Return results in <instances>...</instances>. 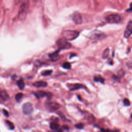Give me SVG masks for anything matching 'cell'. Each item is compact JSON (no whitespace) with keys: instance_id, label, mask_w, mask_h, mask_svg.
<instances>
[{"instance_id":"15","label":"cell","mask_w":132,"mask_h":132,"mask_svg":"<svg viewBox=\"0 0 132 132\" xmlns=\"http://www.w3.org/2000/svg\"><path fill=\"white\" fill-rule=\"evenodd\" d=\"M59 127V124L56 122H53L50 124V128L53 130L57 129Z\"/></svg>"},{"instance_id":"14","label":"cell","mask_w":132,"mask_h":132,"mask_svg":"<svg viewBox=\"0 0 132 132\" xmlns=\"http://www.w3.org/2000/svg\"><path fill=\"white\" fill-rule=\"evenodd\" d=\"M16 83H17V85L19 87V88H20V89L22 90L24 89V88L25 87V84H24V80L22 78H21L19 80H18L17 81Z\"/></svg>"},{"instance_id":"23","label":"cell","mask_w":132,"mask_h":132,"mask_svg":"<svg viewBox=\"0 0 132 132\" xmlns=\"http://www.w3.org/2000/svg\"><path fill=\"white\" fill-rule=\"evenodd\" d=\"M123 103L124 104L125 106H129L130 104V101L127 98H125L124 100H123Z\"/></svg>"},{"instance_id":"32","label":"cell","mask_w":132,"mask_h":132,"mask_svg":"<svg viewBox=\"0 0 132 132\" xmlns=\"http://www.w3.org/2000/svg\"><path fill=\"white\" fill-rule=\"evenodd\" d=\"M77 97H78V98H79V100L80 101V100H81V99H80V96H79V95H77Z\"/></svg>"},{"instance_id":"5","label":"cell","mask_w":132,"mask_h":132,"mask_svg":"<svg viewBox=\"0 0 132 132\" xmlns=\"http://www.w3.org/2000/svg\"><path fill=\"white\" fill-rule=\"evenodd\" d=\"M22 110L25 114H30L33 111V107L32 104L29 102L25 103L22 106Z\"/></svg>"},{"instance_id":"6","label":"cell","mask_w":132,"mask_h":132,"mask_svg":"<svg viewBox=\"0 0 132 132\" xmlns=\"http://www.w3.org/2000/svg\"><path fill=\"white\" fill-rule=\"evenodd\" d=\"M46 106L50 110H51V111L57 110L60 107L59 104L55 102H47L46 104Z\"/></svg>"},{"instance_id":"34","label":"cell","mask_w":132,"mask_h":132,"mask_svg":"<svg viewBox=\"0 0 132 132\" xmlns=\"http://www.w3.org/2000/svg\"><path fill=\"white\" fill-rule=\"evenodd\" d=\"M112 132H120L119 130H114V131H112Z\"/></svg>"},{"instance_id":"2","label":"cell","mask_w":132,"mask_h":132,"mask_svg":"<svg viewBox=\"0 0 132 132\" xmlns=\"http://www.w3.org/2000/svg\"><path fill=\"white\" fill-rule=\"evenodd\" d=\"M63 38L67 40H73L79 35V32L76 30H66L62 32Z\"/></svg>"},{"instance_id":"30","label":"cell","mask_w":132,"mask_h":132,"mask_svg":"<svg viewBox=\"0 0 132 132\" xmlns=\"http://www.w3.org/2000/svg\"><path fill=\"white\" fill-rule=\"evenodd\" d=\"M63 128L64 129H69V127H68V126H67V125H63Z\"/></svg>"},{"instance_id":"17","label":"cell","mask_w":132,"mask_h":132,"mask_svg":"<svg viewBox=\"0 0 132 132\" xmlns=\"http://www.w3.org/2000/svg\"><path fill=\"white\" fill-rule=\"evenodd\" d=\"M53 71L52 70H45V71H44L42 73H41V75H43V76H48V75H50L52 74Z\"/></svg>"},{"instance_id":"20","label":"cell","mask_w":132,"mask_h":132,"mask_svg":"<svg viewBox=\"0 0 132 132\" xmlns=\"http://www.w3.org/2000/svg\"><path fill=\"white\" fill-rule=\"evenodd\" d=\"M63 67L64 69H70L71 68V64L69 62H64L63 63Z\"/></svg>"},{"instance_id":"9","label":"cell","mask_w":132,"mask_h":132,"mask_svg":"<svg viewBox=\"0 0 132 132\" xmlns=\"http://www.w3.org/2000/svg\"><path fill=\"white\" fill-rule=\"evenodd\" d=\"M67 87L69 88V90L71 91H74L76 90L79 89L80 88H81L83 87V85L80 84H68Z\"/></svg>"},{"instance_id":"18","label":"cell","mask_w":132,"mask_h":132,"mask_svg":"<svg viewBox=\"0 0 132 132\" xmlns=\"http://www.w3.org/2000/svg\"><path fill=\"white\" fill-rule=\"evenodd\" d=\"M23 93H17L15 96V99L17 102H19L20 101V100L23 97Z\"/></svg>"},{"instance_id":"11","label":"cell","mask_w":132,"mask_h":132,"mask_svg":"<svg viewBox=\"0 0 132 132\" xmlns=\"http://www.w3.org/2000/svg\"><path fill=\"white\" fill-rule=\"evenodd\" d=\"M0 98L3 101H7L9 99V95L6 91H0Z\"/></svg>"},{"instance_id":"28","label":"cell","mask_w":132,"mask_h":132,"mask_svg":"<svg viewBox=\"0 0 132 132\" xmlns=\"http://www.w3.org/2000/svg\"><path fill=\"white\" fill-rule=\"evenodd\" d=\"M101 131L102 132H110V131L109 129H105L104 128L101 129Z\"/></svg>"},{"instance_id":"25","label":"cell","mask_w":132,"mask_h":132,"mask_svg":"<svg viewBox=\"0 0 132 132\" xmlns=\"http://www.w3.org/2000/svg\"><path fill=\"white\" fill-rule=\"evenodd\" d=\"M3 113H4V115H5L6 117H9V112H8V111L7 110H6V109H4L3 110Z\"/></svg>"},{"instance_id":"3","label":"cell","mask_w":132,"mask_h":132,"mask_svg":"<svg viewBox=\"0 0 132 132\" xmlns=\"http://www.w3.org/2000/svg\"><path fill=\"white\" fill-rule=\"evenodd\" d=\"M56 44L59 50L69 49L71 47V44L67 42V40L65 39L64 38H60L58 40H57Z\"/></svg>"},{"instance_id":"33","label":"cell","mask_w":132,"mask_h":132,"mask_svg":"<svg viewBox=\"0 0 132 132\" xmlns=\"http://www.w3.org/2000/svg\"><path fill=\"white\" fill-rule=\"evenodd\" d=\"M58 132H62V130L60 129H59V130H58Z\"/></svg>"},{"instance_id":"16","label":"cell","mask_w":132,"mask_h":132,"mask_svg":"<svg viewBox=\"0 0 132 132\" xmlns=\"http://www.w3.org/2000/svg\"><path fill=\"white\" fill-rule=\"evenodd\" d=\"M109 50L108 48H106V50H104V51L103 52V58L104 59H106V58L108 57V56H109Z\"/></svg>"},{"instance_id":"27","label":"cell","mask_w":132,"mask_h":132,"mask_svg":"<svg viewBox=\"0 0 132 132\" xmlns=\"http://www.w3.org/2000/svg\"><path fill=\"white\" fill-rule=\"evenodd\" d=\"M52 94L51 93V92H48V93H47V94H46V96H47V98L48 99H50V98H52Z\"/></svg>"},{"instance_id":"10","label":"cell","mask_w":132,"mask_h":132,"mask_svg":"<svg viewBox=\"0 0 132 132\" xmlns=\"http://www.w3.org/2000/svg\"><path fill=\"white\" fill-rule=\"evenodd\" d=\"M49 57L51 58L52 61H57L60 58V56L59 55V50L56 51L55 52L49 55Z\"/></svg>"},{"instance_id":"24","label":"cell","mask_w":132,"mask_h":132,"mask_svg":"<svg viewBox=\"0 0 132 132\" xmlns=\"http://www.w3.org/2000/svg\"><path fill=\"white\" fill-rule=\"evenodd\" d=\"M95 120V119L94 117L92 115H91V116L89 117V118H88V121H89V122H91V123H92V122H93V121H94Z\"/></svg>"},{"instance_id":"19","label":"cell","mask_w":132,"mask_h":132,"mask_svg":"<svg viewBox=\"0 0 132 132\" xmlns=\"http://www.w3.org/2000/svg\"><path fill=\"white\" fill-rule=\"evenodd\" d=\"M6 123L7 124V125L9 126V128H10V129H13L14 128V125H13V124L11 122H10V121H8V120H7L6 121Z\"/></svg>"},{"instance_id":"7","label":"cell","mask_w":132,"mask_h":132,"mask_svg":"<svg viewBox=\"0 0 132 132\" xmlns=\"http://www.w3.org/2000/svg\"><path fill=\"white\" fill-rule=\"evenodd\" d=\"M131 30H132V22H131V21L130 20L125 28L124 34V37L126 38H129L131 34Z\"/></svg>"},{"instance_id":"31","label":"cell","mask_w":132,"mask_h":132,"mask_svg":"<svg viewBox=\"0 0 132 132\" xmlns=\"http://www.w3.org/2000/svg\"><path fill=\"white\" fill-rule=\"evenodd\" d=\"M35 2H36V3H37V2H38L40 0H33Z\"/></svg>"},{"instance_id":"22","label":"cell","mask_w":132,"mask_h":132,"mask_svg":"<svg viewBox=\"0 0 132 132\" xmlns=\"http://www.w3.org/2000/svg\"><path fill=\"white\" fill-rule=\"evenodd\" d=\"M75 127H76V128H78V129H82L84 127V125L83 124L80 123H78V124H76V125H74Z\"/></svg>"},{"instance_id":"29","label":"cell","mask_w":132,"mask_h":132,"mask_svg":"<svg viewBox=\"0 0 132 132\" xmlns=\"http://www.w3.org/2000/svg\"><path fill=\"white\" fill-rule=\"evenodd\" d=\"M22 0H14V2L16 4H18L22 2Z\"/></svg>"},{"instance_id":"26","label":"cell","mask_w":132,"mask_h":132,"mask_svg":"<svg viewBox=\"0 0 132 132\" xmlns=\"http://www.w3.org/2000/svg\"><path fill=\"white\" fill-rule=\"evenodd\" d=\"M104 81H105V79L104 78L100 76L98 77V81H100V82H101L102 84H104Z\"/></svg>"},{"instance_id":"8","label":"cell","mask_w":132,"mask_h":132,"mask_svg":"<svg viewBox=\"0 0 132 132\" xmlns=\"http://www.w3.org/2000/svg\"><path fill=\"white\" fill-rule=\"evenodd\" d=\"M73 21L76 24H80L82 23V17L79 12H76L73 14Z\"/></svg>"},{"instance_id":"4","label":"cell","mask_w":132,"mask_h":132,"mask_svg":"<svg viewBox=\"0 0 132 132\" xmlns=\"http://www.w3.org/2000/svg\"><path fill=\"white\" fill-rule=\"evenodd\" d=\"M106 21L109 23H119L121 21V17L117 14H111L106 18Z\"/></svg>"},{"instance_id":"21","label":"cell","mask_w":132,"mask_h":132,"mask_svg":"<svg viewBox=\"0 0 132 132\" xmlns=\"http://www.w3.org/2000/svg\"><path fill=\"white\" fill-rule=\"evenodd\" d=\"M118 76H119L123 77V76L124 75L125 72H124V71L122 69H120V70L118 71Z\"/></svg>"},{"instance_id":"12","label":"cell","mask_w":132,"mask_h":132,"mask_svg":"<svg viewBox=\"0 0 132 132\" xmlns=\"http://www.w3.org/2000/svg\"><path fill=\"white\" fill-rule=\"evenodd\" d=\"M47 85V83L44 81H38L33 83V86L36 87H45Z\"/></svg>"},{"instance_id":"13","label":"cell","mask_w":132,"mask_h":132,"mask_svg":"<svg viewBox=\"0 0 132 132\" xmlns=\"http://www.w3.org/2000/svg\"><path fill=\"white\" fill-rule=\"evenodd\" d=\"M34 95L37 97V98H40V97H43L45 96H46L47 93L43 91H38L35 93H34Z\"/></svg>"},{"instance_id":"1","label":"cell","mask_w":132,"mask_h":132,"mask_svg":"<svg viewBox=\"0 0 132 132\" xmlns=\"http://www.w3.org/2000/svg\"><path fill=\"white\" fill-rule=\"evenodd\" d=\"M29 0H23L22 2L18 13V18L20 20L24 21L26 19L29 10Z\"/></svg>"}]
</instances>
